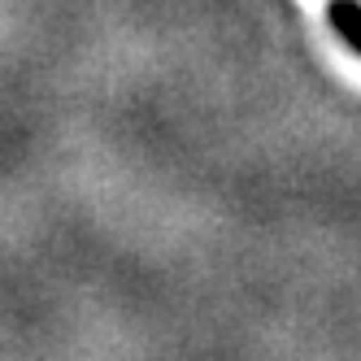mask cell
<instances>
[{"label":"cell","mask_w":361,"mask_h":361,"mask_svg":"<svg viewBox=\"0 0 361 361\" xmlns=\"http://www.w3.org/2000/svg\"><path fill=\"white\" fill-rule=\"evenodd\" d=\"M326 22H331V31L340 35L353 53H361V5H357V0H331V5H326Z\"/></svg>","instance_id":"1"}]
</instances>
